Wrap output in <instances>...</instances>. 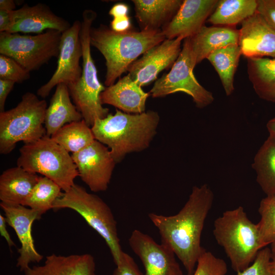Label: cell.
<instances>
[{
    "label": "cell",
    "instance_id": "obj_1",
    "mask_svg": "<svg viewBox=\"0 0 275 275\" xmlns=\"http://www.w3.org/2000/svg\"><path fill=\"white\" fill-rule=\"evenodd\" d=\"M213 199V191L207 184L194 186L188 200L177 214H148L159 231L161 243L174 252L187 275H193L198 260L206 250L201 245V237Z\"/></svg>",
    "mask_w": 275,
    "mask_h": 275
},
{
    "label": "cell",
    "instance_id": "obj_2",
    "mask_svg": "<svg viewBox=\"0 0 275 275\" xmlns=\"http://www.w3.org/2000/svg\"><path fill=\"white\" fill-rule=\"evenodd\" d=\"M157 112L148 111L139 114L117 109L114 114L97 119L91 127L95 139L106 145L116 163L126 154L147 149L157 132Z\"/></svg>",
    "mask_w": 275,
    "mask_h": 275
},
{
    "label": "cell",
    "instance_id": "obj_3",
    "mask_svg": "<svg viewBox=\"0 0 275 275\" xmlns=\"http://www.w3.org/2000/svg\"><path fill=\"white\" fill-rule=\"evenodd\" d=\"M90 44L105 60V86L115 83L116 79L127 71L128 67L148 49L166 39L161 30H131L119 33L104 24L92 27Z\"/></svg>",
    "mask_w": 275,
    "mask_h": 275
},
{
    "label": "cell",
    "instance_id": "obj_4",
    "mask_svg": "<svg viewBox=\"0 0 275 275\" xmlns=\"http://www.w3.org/2000/svg\"><path fill=\"white\" fill-rule=\"evenodd\" d=\"M213 234L237 273L248 267L259 251L265 247L257 224L249 218L242 206L226 210L216 218Z\"/></svg>",
    "mask_w": 275,
    "mask_h": 275
},
{
    "label": "cell",
    "instance_id": "obj_5",
    "mask_svg": "<svg viewBox=\"0 0 275 275\" xmlns=\"http://www.w3.org/2000/svg\"><path fill=\"white\" fill-rule=\"evenodd\" d=\"M96 17V13L92 10H85L82 13L80 32L82 49L81 74L76 82L68 86L74 104L89 127L93 125L97 119L106 117L109 112L101 102L100 94L106 87L99 80L91 52L90 31Z\"/></svg>",
    "mask_w": 275,
    "mask_h": 275
},
{
    "label": "cell",
    "instance_id": "obj_6",
    "mask_svg": "<svg viewBox=\"0 0 275 275\" xmlns=\"http://www.w3.org/2000/svg\"><path fill=\"white\" fill-rule=\"evenodd\" d=\"M47 103L28 92L14 108L0 112V153L8 154L18 142H35L46 135Z\"/></svg>",
    "mask_w": 275,
    "mask_h": 275
},
{
    "label": "cell",
    "instance_id": "obj_7",
    "mask_svg": "<svg viewBox=\"0 0 275 275\" xmlns=\"http://www.w3.org/2000/svg\"><path fill=\"white\" fill-rule=\"evenodd\" d=\"M17 166L39 173L53 181L64 191L74 183L79 173L69 152L45 135L37 141L24 145L19 149Z\"/></svg>",
    "mask_w": 275,
    "mask_h": 275
},
{
    "label": "cell",
    "instance_id": "obj_8",
    "mask_svg": "<svg viewBox=\"0 0 275 275\" xmlns=\"http://www.w3.org/2000/svg\"><path fill=\"white\" fill-rule=\"evenodd\" d=\"M69 208L79 213L104 240L117 265L123 251L117 222L109 206L98 196L75 184L63 193L53 205V210Z\"/></svg>",
    "mask_w": 275,
    "mask_h": 275
},
{
    "label": "cell",
    "instance_id": "obj_9",
    "mask_svg": "<svg viewBox=\"0 0 275 275\" xmlns=\"http://www.w3.org/2000/svg\"><path fill=\"white\" fill-rule=\"evenodd\" d=\"M62 33L48 30L36 35L0 33V54L10 57L31 72L58 58Z\"/></svg>",
    "mask_w": 275,
    "mask_h": 275
},
{
    "label": "cell",
    "instance_id": "obj_10",
    "mask_svg": "<svg viewBox=\"0 0 275 275\" xmlns=\"http://www.w3.org/2000/svg\"><path fill=\"white\" fill-rule=\"evenodd\" d=\"M196 66L192 56L189 38L183 40L181 52L169 72L157 79L150 91L153 98L163 97L177 92H183L193 98L196 106L204 108L213 100L212 93L201 86L193 70Z\"/></svg>",
    "mask_w": 275,
    "mask_h": 275
},
{
    "label": "cell",
    "instance_id": "obj_11",
    "mask_svg": "<svg viewBox=\"0 0 275 275\" xmlns=\"http://www.w3.org/2000/svg\"><path fill=\"white\" fill-rule=\"evenodd\" d=\"M80 29L81 21L75 20L62 33L57 68L49 80L38 89V96L44 98L58 85L64 84L68 86L80 77L82 67L79 62L82 56Z\"/></svg>",
    "mask_w": 275,
    "mask_h": 275
},
{
    "label": "cell",
    "instance_id": "obj_12",
    "mask_svg": "<svg viewBox=\"0 0 275 275\" xmlns=\"http://www.w3.org/2000/svg\"><path fill=\"white\" fill-rule=\"evenodd\" d=\"M79 176L93 192L105 191L116 163L109 149L95 140L82 150L71 155Z\"/></svg>",
    "mask_w": 275,
    "mask_h": 275
},
{
    "label": "cell",
    "instance_id": "obj_13",
    "mask_svg": "<svg viewBox=\"0 0 275 275\" xmlns=\"http://www.w3.org/2000/svg\"><path fill=\"white\" fill-rule=\"evenodd\" d=\"M128 243L143 263L144 275H183L175 253L167 245L137 229L132 232Z\"/></svg>",
    "mask_w": 275,
    "mask_h": 275
},
{
    "label": "cell",
    "instance_id": "obj_14",
    "mask_svg": "<svg viewBox=\"0 0 275 275\" xmlns=\"http://www.w3.org/2000/svg\"><path fill=\"white\" fill-rule=\"evenodd\" d=\"M183 40L181 37L166 39L148 49L128 67L131 78L141 87L156 81L161 71L173 66L181 52Z\"/></svg>",
    "mask_w": 275,
    "mask_h": 275
},
{
    "label": "cell",
    "instance_id": "obj_15",
    "mask_svg": "<svg viewBox=\"0 0 275 275\" xmlns=\"http://www.w3.org/2000/svg\"><path fill=\"white\" fill-rule=\"evenodd\" d=\"M0 206L5 213L7 223L13 228L20 242L16 266L21 271H24L31 263H39L43 258L36 250L32 234L33 223L39 220L42 214L22 205L1 202Z\"/></svg>",
    "mask_w": 275,
    "mask_h": 275
},
{
    "label": "cell",
    "instance_id": "obj_16",
    "mask_svg": "<svg viewBox=\"0 0 275 275\" xmlns=\"http://www.w3.org/2000/svg\"><path fill=\"white\" fill-rule=\"evenodd\" d=\"M218 0H183L173 19L161 30L166 39L196 35L214 10Z\"/></svg>",
    "mask_w": 275,
    "mask_h": 275
},
{
    "label": "cell",
    "instance_id": "obj_17",
    "mask_svg": "<svg viewBox=\"0 0 275 275\" xmlns=\"http://www.w3.org/2000/svg\"><path fill=\"white\" fill-rule=\"evenodd\" d=\"M11 25L8 32L42 33L44 30H54L63 33L71 25L64 18L54 14L45 4L38 3L30 6L27 4L10 12Z\"/></svg>",
    "mask_w": 275,
    "mask_h": 275
},
{
    "label": "cell",
    "instance_id": "obj_18",
    "mask_svg": "<svg viewBox=\"0 0 275 275\" xmlns=\"http://www.w3.org/2000/svg\"><path fill=\"white\" fill-rule=\"evenodd\" d=\"M238 45L247 58H275V30L258 12L241 23Z\"/></svg>",
    "mask_w": 275,
    "mask_h": 275
},
{
    "label": "cell",
    "instance_id": "obj_19",
    "mask_svg": "<svg viewBox=\"0 0 275 275\" xmlns=\"http://www.w3.org/2000/svg\"><path fill=\"white\" fill-rule=\"evenodd\" d=\"M150 95V93L144 92L128 74L106 87L100 94V100L102 105H113L126 113L139 114L145 112Z\"/></svg>",
    "mask_w": 275,
    "mask_h": 275
},
{
    "label": "cell",
    "instance_id": "obj_20",
    "mask_svg": "<svg viewBox=\"0 0 275 275\" xmlns=\"http://www.w3.org/2000/svg\"><path fill=\"white\" fill-rule=\"evenodd\" d=\"M94 257L89 254L46 257L42 265L29 267L24 275H96Z\"/></svg>",
    "mask_w": 275,
    "mask_h": 275
},
{
    "label": "cell",
    "instance_id": "obj_21",
    "mask_svg": "<svg viewBox=\"0 0 275 275\" xmlns=\"http://www.w3.org/2000/svg\"><path fill=\"white\" fill-rule=\"evenodd\" d=\"M239 31L234 26L204 25L194 36L189 37L193 60L200 63L214 50L238 44Z\"/></svg>",
    "mask_w": 275,
    "mask_h": 275
},
{
    "label": "cell",
    "instance_id": "obj_22",
    "mask_svg": "<svg viewBox=\"0 0 275 275\" xmlns=\"http://www.w3.org/2000/svg\"><path fill=\"white\" fill-rule=\"evenodd\" d=\"M141 30H161L174 17L182 0H133Z\"/></svg>",
    "mask_w": 275,
    "mask_h": 275
},
{
    "label": "cell",
    "instance_id": "obj_23",
    "mask_svg": "<svg viewBox=\"0 0 275 275\" xmlns=\"http://www.w3.org/2000/svg\"><path fill=\"white\" fill-rule=\"evenodd\" d=\"M56 87L45 117L46 135L49 137L64 125L82 120L81 114L71 101L68 86L60 84Z\"/></svg>",
    "mask_w": 275,
    "mask_h": 275
},
{
    "label": "cell",
    "instance_id": "obj_24",
    "mask_svg": "<svg viewBox=\"0 0 275 275\" xmlns=\"http://www.w3.org/2000/svg\"><path fill=\"white\" fill-rule=\"evenodd\" d=\"M39 176L18 167L5 170L0 176V200L11 205H22Z\"/></svg>",
    "mask_w": 275,
    "mask_h": 275
},
{
    "label": "cell",
    "instance_id": "obj_25",
    "mask_svg": "<svg viewBox=\"0 0 275 275\" xmlns=\"http://www.w3.org/2000/svg\"><path fill=\"white\" fill-rule=\"evenodd\" d=\"M248 77L261 99L275 102V58H247Z\"/></svg>",
    "mask_w": 275,
    "mask_h": 275
},
{
    "label": "cell",
    "instance_id": "obj_26",
    "mask_svg": "<svg viewBox=\"0 0 275 275\" xmlns=\"http://www.w3.org/2000/svg\"><path fill=\"white\" fill-rule=\"evenodd\" d=\"M257 0H219L207 21L218 26H234L257 12Z\"/></svg>",
    "mask_w": 275,
    "mask_h": 275
},
{
    "label": "cell",
    "instance_id": "obj_27",
    "mask_svg": "<svg viewBox=\"0 0 275 275\" xmlns=\"http://www.w3.org/2000/svg\"><path fill=\"white\" fill-rule=\"evenodd\" d=\"M242 55L238 44L217 49L207 58L217 72L227 96L233 92L234 77Z\"/></svg>",
    "mask_w": 275,
    "mask_h": 275
},
{
    "label": "cell",
    "instance_id": "obj_28",
    "mask_svg": "<svg viewBox=\"0 0 275 275\" xmlns=\"http://www.w3.org/2000/svg\"><path fill=\"white\" fill-rule=\"evenodd\" d=\"M252 167L256 181L267 195L275 193V138L269 135L256 154Z\"/></svg>",
    "mask_w": 275,
    "mask_h": 275
},
{
    "label": "cell",
    "instance_id": "obj_29",
    "mask_svg": "<svg viewBox=\"0 0 275 275\" xmlns=\"http://www.w3.org/2000/svg\"><path fill=\"white\" fill-rule=\"evenodd\" d=\"M51 138L72 153L82 150L95 140L91 128L83 119L64 125Z\"/></svg>",
    "mask_w": 275,
    "mask_h": 275
},
{
    "label": "cell",
    "instance_id": "obj_30",
    "mask_svg": "<svg viewBox=\"0 0 275 275\" xmlns=\"http://www.w3.org/2000/svg\"><path fill=\"white\" fill-rule=\"evenodd\" d=\"M61 188L53 181L45 176L39 179L22 205L44 214L50 209L56 200L63 194Z\"/></svg>",
    "mask_w": 275,
    "mask_h": 275
},
{
    "label": "cell",
    "instance_id": "obj_31",
    "mask_svg": "<svg viewBox=\"0 0 275 275\" xmlns=\"http://www.w3.org/2000/svg\"><path fill=\"white\" fill-rule=\"evenodd\" d=\"M258 212L260 219L257 223L263 245L275 242V193L267 195L260 202Z\"/></svg>",
    "mask_w": 275,
    "mask_h": 275
},
{
    "label": "cell",
    "instance_id": "obj_32",
    "mask_svg": "<svg viewBox=\"0 0 275 275\" xmlns=\"http://www.w3.org/2000/svg\"><path fill=\"white\" fill-rule=\"evenodd\" d=\"M226 262L205 250L199 257L193 275H226Z\"/></svg>",
    "mask_w": 275,
    "mask_h": 275
},
{
    "label": "cell",
    "instance_id": "obj_33",
    "mask_svg": "<svg viewBox=\"0 0 275 275\" xmlns=\"http://www.w3.org/2000/svg\"><path fill=\"white\" fill-rule=\"evenodd\" d=\"M30 78V72L13 59L0 54V79L21 83Z\"/></svg>",
    "mask_w": 275,
    "mask_h": 275
},
{
    "label": "cell",
    "instance_id": "obj_34",
    "mask_svg": "<svg viewBox=\"0 0 275 275\" xmlns=\"http://www.w3.org/2000/svg\"><path fill=\"white\" fill-rule=\"evenodd\" d=\"M129 7L123 3H118L112 6L109 11V15L113 19L110 23V28L119 33L127 32L132 30L130 18L128 16Z\"/></svg>",
    "mask_w": 275,
    "mask_h": 275
},
{
    "label": "cell",
    "instance_id": "obj_35",
    "mask_svg": "<svg viewBox=\"0 0 275 275\" xmlns=\"http://www.w3.org/2000/svg\"><path fill=\"white\" fill-rule=\"evenodd\" d=\"M271 254L270 248L261 249L254 262L237 275H272L270 268Z\"/></svg>",
    "mask_w": 275,
    "mask_h": 275
},
{
    "label": "cell",
    "instance_id": "obj_36",
    "mask_svg": "<svg viewBox=\"0 0 275 275\" xmlns=\"http://www.w3.org/2000/svg\"><path fill=\"white\" fill-rule=\"evenodd\" d=\"M116 265L113 275H144L140 271L134 259L124 252Z\"/></svg>",
    "mask_w": 275,
    "mask_h": 275
},
{
    "label": "cell",
    "instance_id": "obj_37",
    "mask_svg": "<svg viewBox=\"0 0 275 275\" xmlns=\"http://www.w3.org/2000/svg\"><path fill=\"white\" fill-rule=\"evenodd\" d=\"M257 12L275 30V0H257Z\"/></svg>",
    "mask_w": 275,
    "mask_h": 275
},
{
    "label": "cell",
    "instance_id": "obj_38",
    "mask_svg": "<svg viewBox=\"0 0 275 275\" xmlns=\"http://www.w3.org/2000/svg\"><path fill=\"white\" fill-rule=\"evenodd\" d=\"M15 84V82L12 80L0 79V112L5 111L7 98Z\"/></svg>",
    "mask_w": 275,
    "mask_h": 275
},
{
    "label": "cell",
    "instance_id": "obj_39",
    "mask_svg": "<svg viewBox=\"0 0 275 275\" xmlns=\"http://www.w3.org/2000/svg\"><path fill=\"white\" fill-rule=\"evenodd\" d=\"M10 12L0 10V33L8 32L10 28L11 25Z\"/></svg>",
    "mask_w": 275,
    "mask_h": 275
},
{
    "label": "cell",
    "instance_id": "obj_40",
    "mask_svg": "<svg viewBox=\"0 0 275 275\" xmlns=\"http://www.w3.org/2000/svg\"><path fill=\"white\" fill-rule=\"evenodd\" d=\"M6 221L5 217L3 216L1 214H0V233L2 237H3L6 240L10 248L15 245L14 242L13 241L11 238L8 231L7 230L6 227Z\"/></svg>",
    "mask_w": 275,
    "mask_h": 275
},
{
    "label": "cell",
    "instance_id": "obj_41",
    "mask_svg": "<svg viewBox=\"0 0 275 275\" xmlns=\"http://www.w3.org/2000/svg\"><path fill=\"white\" fill-rule=\"evenodd\" d=\"M16 8V2L13 0H1L0 10L12 11Z\"/></svg>",
    "mask_w": 275,
    "mask_h": 275
},
{
    "label": "cell",
    "instance_id": "obj_42",
    "mask_svg": "<svg viewBox=\"0 0 275 275\" xmlns=\"http://www.w3.org/2000/svg\"><path fill=\"white\" fill-rule=\"evenodd\" d=\"M266 127L269 135L275 138V117L268 121Z\"/></svg>",
    "mask_w": 275,
    "mask_h": 275
},
{
    "label": "cell",
    "instance_id": "obj_43",
    "mask_svg": "<svg viewBox=\"0 0 275 275\" xmlns=\"http://www.w3.org/2000/svg\"><path fill=\"white\" fill-rule=\"evenodd\" d=\"M270 249L271 254V260L275 259V242L271 244Z\"/></svg>",
    "mask_w": 275,
    "mask_h": 275
},
{
    "label": "cell",
    "instance_id": "obj_44",
    "mask_svg": "<svg viewBox=\"0 0 275 275\" xmlns=\"http://www.w3.org/2000/svg\"><path fill=\"white\" fill-rule=\"evenodd\" d=\"M270 268L272 275H275V259L271 260L270 263Z\"/></svg>",
    "mask_w": 275,
    "mask_h": 275
}]
</instances>
